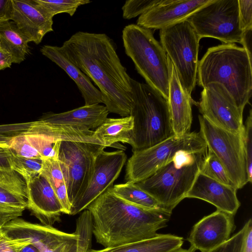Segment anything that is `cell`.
Instances as JSON below:
<instances>
[{
    "label": "cell",
    "mask_w": 252,
    "mask_h": 252,
    "mask_svg": "<svg viewBox=\"0 0 252 252\" xmlns=\"http://www.w3.org/2000/svg\"><path fill=\"white\" fill-rule=\"evenodd\" d=\"M64 56L98 87L109 112L130 115L131 78L117 53V46L105 33L78 32L60 47Z\"/></svg>",
    "instance_id": "1"
},
{
    "label": "cell",
    "mask_w": 252,
    "mask_h": 252,
    "mask_svg": "<svg viewBox=\"0 0 252 252\" xmlns=\"http://www.w3.org/2000/svg\"><path fill=\"white\" fill-rule=\"evenodd\" d=\"M106 189L87 208L92 216L93 235L104 248L156 236L170 217L132 204Z\"/></svg>",
    "instance_id": "2"
},
{
    "label": "cell",
    "mask_w": 252,
    "mask_h": 252,
    "mask_svg": "<svg viewBox=\"0 0 252 252\" xmlns=\"http://www.w3.org/2000/svg\"><path fill=\"white\" fill-rule=\"evenodd\" d=\"M196 83L203 88L211 83L222 84L243 112L252 95V56L235 43L210 47L198 61Z\"/></svg>",
    "instance_id": "3"
},
{
    "label": "cell",
    "mask_w": 252,
    "mask_h": 252,
    "mask_svg": "<svg viewBox=\"0 0 252 252\" xmlns=\"http://www.w3.org/2000/svg\"><path fill=\"white\" fill-rule=\"evenodd\" d=\"M133 118L132 152L153 146L173 136L168 102L147 84L130 80Z\"/></svg>",
    "instance_id": "4"
},
{
    "label": "cell",
    "mask_w": 252,
    "mask_h": 252,
    "mask_svg": "<svg viewBox=\"0 0 252 252\" xmlns=\"http://www.w3.org/2000/svg\"><path fill=\"white\" fill-rule=\"evenodd\" d=\"M208 149L199 152L182 151L168 163L137 185L153 196L171 215L192 187Z\"/></svg>",
    "instance_id": "5"
},
{
    "label": "cell",
    "mask_w": 252,
    "mask_h": 252,
    "mask_svg": "<svg viewBox=\"0 0 252 252\" xmlns=\"http://www.w3.org/2000/svg\"><path fill=\"white\" fill-rule=\"evenodd\" d=\"M126 55L150 85L167 99L170 69L167 55L151 30L136 24L126 26L122 32Z\"/></svg>",
    "instance_id": "6"
},
{
    "label": "cell",
    "mask_w": 252,
    "mask_h": 252,
    "mask_svg": "<svg viewBox=\"0 0 252 252\" xmlns=\"http://www.w3.org/2000/svg\"><path fill=\"white\" fill-rule=\"evenodd\" d=\"M207 149L200 132L174 135L150 148L132 152L126 163L125 181L137 183L148 178L180 151L199 152Z\"/></svg>",
    "instance_id": "7"
},
{
    "label": "cell",
    "mask_w": 252,
    "mask_h": 252,
    "mask_svg": "<svg viewBox=\"0 0 252 252\" xmlns=\"http://www.w3.org/2000/svg\"><path fill=\"white\" fill-rule=\"evenodd\" d=\"M159 37L181 85L191 96L197 82L200 39L186 20L160 30Z\"/></svg>",
    "instance_id": "8"
},
{
    "label": "cell",
    "mask_w": 252,
    "mask_h": 252,
    "mask_svg": "<svg viewBox=\"0 0 252 252\" xmlns=\"http://www.w3.org/2000/svg\"><path fill=\"white\" fill-rule=\"evenodd\" d=\"M201 39L212 37L223 44L239 43L244 38L238 0H212L186 20Z\"/></svg>",
    "instance_id": "9"
},
{
    "label": "cell",
    "mask_w": 252,
    "mask_h": 252,
    "mask_svg": "<svg viewBox=\"0 0 252 252\" xmlns=\"http://www.w3.org/2000/svg\"><path fill=\"white\" fill-rule=\"evenodd\" d=\"M200 133L208 150L223 165L231 182L237 189L248 182L243 140V129L235 133L219 127L202 115L198 116Z\"/></svg>",
    "instance_id": "10"
},
{
    "label": "cell",
    "mask_w": 252,
    "mask_h": 252,
    "mask_svg": "<svg viewBox=\"0 0 252 252\" xmlns=\"http://www.w3.org/2000/svg\"><path fill=\"white\" fill-rule=\"evenodd\" d=\"M103 145L61 141L58 160L65 182L71 207L82 196L90 182L95 159Z\"/></svg>",
    "instance_id": "11"
},
{
    "label": "cell",
    "mask_w": 252,
    "mask_h": 252,
    "mask_svg": "<svg viewBox=\"0 0 252 252\" xmlns=\"http://www.w3.org/2000/svg\"><path fill=\"white\" fill-rule=\"evenodd\" d=\"M197 105L202 116L215 126L232 132L242 130L243 112L222 84L211 83L204 87Z\"/></svg>",
    "instance_id": "12"
},
{
    "label": "cell",
    "mask_w": 252,
    "mask_h": 252,
    "mask_svg": "<svg viewBox=\"0 0 252 252\" xmlns=\"http://www.w3.org/2000/svg\"><path fill=\"white\" fill-rule=\"evenodd\" d=\"M127 156L123 150L101 151L97 156L90 182L81 198L71 206L70 215L84 210L103 193L113 186L126 163Z\"/></svg>",
    "instance_id": "13"
},
{
    "label": "cell",
    "mask_w": 252,
    "mask_h": 252,
    "mask_svg": "<svg viewBox=\"0 0 252 252\" xmlns=\"http://www.w3.org/2000/svg\"><path fill=\"white\" fill-rule=\"evenodd\" d=\"M0 230L9 238L28 242L41 252H51L63 243L77 238L75 233L64 232L52 225L33 223L19 218L7 222Z\"/></svg>",
    "instance_id": "14"
},
{
    "label": "cell",
    "mask_w": 252,
    "mask_h": 252,
    "mask_svg": "<svg viewBox=\"0 0 252 252\" xmlns=\"http://www.w3.org/2000/svg\"><path fill=\"white\" fill-rule=\"evenodd\" d=\"M235 227L234 216L217 210L194 225L187 240L194 251L209 252L227 241Z\"/></svg>",
    "instance_id": "15"
},
{
    "label": "cell",
    "mask_w": 252,
    "mask_h": 252,
    "mask_svg": "<svg viewBox=\"0 0 252 252\" xmlns=\"http://www.w3.org/2000/svg\"><path fill=\"white\" fill-rule=\"evenodd\" d=\"M212 0H160L140 15L136 25L150 30H161L186 20Z\"/></svg>",
    "instance_id": "16"
},
{
    "label": "cell",
    "mask_w": 252,
    "mask_h": 252,
    "mask_svg": "<svg viewBox=\"0 0 252 252\" xmlns=\"http://www.w3.org/2000/svg\"><path fill=\"white\" fill-rule=\"evenodd\" d=\"M27 208L42 224L52 225L61 221L63 208L51 186L40 173L26 181Z\"/></svg>",
    "instance_id": "17"
},
{
    "label": "cell",
    "mask_w": 252,
    "mask_h": 252,
    "mask_svg": "<svg viewBox=\"0 0 252 252\" xmlns=\"http://www.w3.org/2000/svg\"><path fill=\"white\" fill-rule=\"evenodd\" d=\"M10 20L30 42L39 44L44 36L53 31L52 17L34 0H11Z\"/></svg>",
    "instance_id": "18"
},
{
    "label": "cell",
    "mask_w": 252,
    "mask_h": 252,
    "mask_svg": "<svg viewBox=\"0 0 252 252\" xmlns=\"http://www.w3.org/2000/svg\"><path fill=\"white\" fill-rule=\"evenodd\" d=\"M27 206L24 178L10 167L0 169V227L21 216Z\"/></svg>",
    "instance_id": "19"
},
{
    "label": "cell",
    "mask_w": 252,
    "mask_h": 252,
    "mask_svg": "<svg viewBox=\"0 0 252 252\" xmlns=\"http://www.w3.org/2000/svg\"><path fill=\"white\" fill-rule=\"evenodd\" d=\"M237 190L234 187L222 184L199 172L186 198L203 200L217 210L234 216L241 205Z\"/></svg>",
    "instance_id": "20"
},
{
    "label": "cell",
    "mask_w": 252,
    "mask_h": 252,
    "mask_svg": "<svg viewBox=\"0 0 252 252\" xmlns=\"http://www.w3.org/2000/svg\"><path fill=\"white\" fill-rule=\"evenodd\" d=\"M167 58L170 69L168 102L172 126L174 135L181 136L190 132L192 104L196 102L181 85L173 64Z\"/></svg>",
    "instance_id": "21"
},
{
    "label": "cell",
    "mask_w": 252,
    "mask_h": 252,
    "mask_svg": "<svg viewBox=\"0 0 252 252\" xmlns=\"http://www.w3.org/2000/svg\"><path fill=\"white\" fill-rule=\"evenodd\" d=\"M42 54L62 68L75 83L85 101V105L102 103L101 94L89 78L67 60L60 47L45 45L40 49Z\"/></svg>",
    "instance_id": "22"
},
{
    "label": "cell",
    "mask_w": 252,
    "mask_h": 252,
    "mask_svg": "<svg viewBox=\"0 0 252 252\" xmlns=\"http://www.w3.org/2000/svg\"><path fill=\"white\" fill-rule=\"evenodd\" d=\"M109 113L105 105H84L62 113H47L40 120L52 124L82 126L91 130L99 126L107 118Z\"/></svg>",
    "instance_id": "23"
},
{
    "label": "cell",
    "mask_w": 252,
    "mask_h": 252,
    "mask_svg": "<svg viewBox=\"0 0 252 252\" xmlns=\"http://www.w3.org/2000/svg\"><path fill=\"white\" fill-rule=\"evenodd\" d=\"M183 238L170 234H158L141 241L101 250L90 249L88 252H169L181 248Z\"/></svg>",
    "instance_id": "24"
},
{
    "label": "cell",
    "mask_w": 252,
    "mask_h": 252,
    "mask_svg": "<svg viewBox=\"0 0 252 252\" xmlns=\"http://www.w3.org/2000/svg\"><path fill=\"white\" fill-rule=\"evenodd\" d=\"M133 118L131 115L120 118H107L94 131V136L106 147L121 142L130 146L132 142Z\"/></svg>",
    "instance_id": "25"
},
{
    "label": "cell",
    "mask_w": 252,
    "mask_h": 252,
    "mask_svg": "<svg viewBox=\"0 0 252 252\" xmlns=\"http://www.w3.org/2000/svg\"><path fill=\"white\" fill-rule=\"evenodd\" d=\"M29 42L13 21L0 22V50L10 54L15 63H20L25 60L29 52Z\"/></svg>",
    "instance_id": "26"
},
{
    "label": "cell",
    "mask_w": 252,
    "mask_h": 252,
    "mask_svg": "<svg viewBox=\"0 0 252 252\" xmlns=\"http://www.w3.org/2000/svg\"><path fill=\"white\" fill-rule=\"evenodd\" d=\"M113 191L123 199L148 209L156 210L170 216L163 206L150 194L137 184L130 182L117 184L112 188Z\"/></svg>",
    "instance_id": "27"
},
{
    "label": "cell",
    "mask_w": 252,
    "mask_h": 252,
    "mask_svg": "<svg viewBox=\"0 0 252 252\" xmlns=\"http://www.w3.org/2000/svg\"><path fill=\"white\" fill-rule=\"evenodd\" d=\"M41 173L54 190L63 208V214H70L71 205L67 188L58 159L43 158Z\"/></svg>",
    "instance_id": "28"
},
{
    "label": "cell",
    "mask_w": 252,
    "mask_h": 252,
    "mask_svg": "<svg viewBox=\"0 0 252 252\" xmlns=\"http://www.w3.org/2000/svg\"><path fill=\"white\" fill-rule=\"evenodd\" d=\"M77 239V252H88L91 247L93 236V222L91 214L84 210L76 221L74 232Z\"/></svg>",
    "instance_id": "29"
},
{
    "label": "cell",
    "mask_w": 252,
    "mask_h": 252,
    "mask_svg": "<svg viewBox=\"0 0 252 252\" xmlns=\"http://www.w3.org/2000/svg\"><path fill=\"white\" fill-rule=\"evenodd\" d=\"M9 164L10 167L21 175L26 181L41 173L43 160L42 158L22 157L11 152Z\"/></svg>",
    "instance_id": "30"
},
{
    "label": "cell",
    "mask_w": 252,
    "mask_h": 252,
    "mask_svg": "<svg viewBox=\"0 0 252 252\" xmlns=\"http://www.w3.org/2000/svg\"><path fill=\"white\" fill-rule=\"evenodd\" d=\"M200 172L222 184L235 187L221 162L209 150L201 164Z\"/></svg>",
    "instance_id": "31"
},
{
    "label": "cell",
    "mask_w": 252,
    "mask_h": 252,
    "mask_svg": "<svg viewBox=\"0 0 252 252\" xmlns=\"http://www.w3.org/2000/svg\"><path fill=\"white\" fill-rule=\"evenodd\" d=\"M45 11L53 17L55 15L66 13L73 16L78 7L88 4L89 0H34Z\"/></svg>",
    "instance_id": "32"
},
{
    "label": "cell",
    "mask_w": 252,
    "mask_h": 252,
    "mask_svg": "<svg viewBox=\"0 0 252 252\" xmlns=\"http://www.w3.org/2000/svg\"><path fill=\"white\" fill-rule=\"evenodd\" d=\"M252 222L250 219L237 233L209 252H243L247 230Z\"/></svg>",
    "instance_id": "33"
},
{
    "label": "cell",
    "mask_w": 252,
    "mask_h": 252,
    "mask_svg": "<svg viewBox=\"0 0 252 252\" xmlns=\"http://www.w3.org/2000/svg\"><path fill=\"white\" fill-rule=\"evenodd\" d=\"M160 0H126L122 7L123 17L129 20L140 16L153 6L159 2Z\"/></svg>",
    "instance_id": "34"
},
{
    "label": "cell",
    "mask_w": 252,
    "mask_h": 252,
    "mask_svg": "<svg viewBox=\"0 0 252 252\" xmlns=\"http://www.w3.org/2000/svg\"><path fill=\"white\" fill-rule=\"evenodd\" d=\"M243 140L245 153L248 182L252 181V111L250 109L243 129Z\"/></svg>",
    "instance_id": "35"
},
{
    "label": "cell",
    "mask_w": 252,
    "mask_h": 252,
    "mask_svg": "<svg viewBox=\"0 0 252 252\" xmlns=\"http://www.w3.org/2000/svg\"><path fill=\"white\" fill-rule=\"evenodd\" d=\"M239 16L244 33L252 29V0H238Z\"/></svg>",
    "instance_id": "36"
},
{
    "label": "cell",
    "mask_w": 252,
    "mask_h": 252,
    "mask_svg": "<svg viewBox=\"0 0 252 252\" xmlns=\"http://www.w3.org/2000/svg\"><path fill=\"white\" fill-rule=\"evenodd\" d=\"M31 244L22 239H12L6 236L0 229V252H19L27 245Z\"/></svg>",
    "instance_id": "37"
},
{
    "label": "cell",
    "mask_w": 252,
    "mask_h": 252,
    "mask_svg": "<svg viewBox=\"0 0 252 252\" xmlns=\"http://www.w3.org/2000/svg\"><path fill=\"white\" fill-rule=\"evenodd\" d=\"M11 11V0H0V22L10 20Z\"/></svg>",
    "instance_id": "38"
},
{
    "label": "cell",
    "mask_w": 252,
    "mask_h": 252,
    "mask_svg": "<svg viewBox=\"0 0 252 252\" xmlns=\"http://www.w3.org/2000/svg\"><path fill=\"white\" fill-rule=\"evenodd\" d=\"M11 156V151L8 146L0 142V169L10 167L9 158Z\"/></svg>",
    "instance_id": "39"
},
{
    "label": "cell",
    "mask_w": 252,
    "mask_h": 252,
    "mask_svg": "<svg viewBox=\"0 0 252 252\" xmlns=\"http://www.w3.org/2000/svg\"><path fill=\"white\" fill-rule=\"evenodd\" d=\"M14 60L12 55L7 52L0 50V71L10 67Z\"/></svg>",
    "instance_id": "40"
},
{
    "label": "cell",
    "mask_w": 252,
    "mask_h": 252,
    "mask_svg": "<svg viewBox=\"0 0 252 252\" xmlns=\"http://www.w3.org/2000/svg\"><path fill=\"white\" fill-rule=\"evenodd\" d=\"M243 252H252V222L247 230Z\"/></svg>",
    "instance_id": "41"
},
{
    "label": "cell",
    "mask_w": 252,
    "mask_h": 252,
    "mask_svg": "<svg viewBox=\"0 0 252 252\" xmlns=\"http://www.w3.org/2000/svg\"><path fill=\"white\" fill-rule=\"evenodd\" d=\"M19 252H41L35 246L29 244L23 248Z\"/></svg>",
    "instance_id": "42"
},
{
    "label": "cell",
    "mask_w": 252,
    "mask_h": 252,
    "mask_svg": "<svg viewBox=\"0 0 252 252\" xmlns=\"http://www.w3.org/2000/svg\"><path fill=\"white\" fill-rule=\"evenodd\" d=\"M169 252H195V251L190 248L188 249H184L180 248Z\"/></svg>",
    "instance_id": "43"
},
{
    "label": "cell",
    "mask_w": 252,
    "mask_h": 252,
    "mask_svg": "<svg viewBox=\"0 0 252 252\" xmlns=\"http://www.w3.org/2000/svg\"></svg>",
    "instance_id": "44"
},
{
    "label": "cell",
    "mask_w": 252,
    "mask_h": 252,
    "mask_svg": "<svg viewBox=\"0 0 252 252\" xmlns=\"http://www.w3.org/2000/svg\"></svg>",
    "instance_id": "45"
},
{
    "label": "cell",
    "mask_w": 252,
    "mask_h": 252,
    "mask_svg": "<svg viewBox=\"0 0 252 252\" xmlns=\"http://www.w3.org/2000/svg\"></svg>",
    "instance_id": "46"
}]
</instances>
